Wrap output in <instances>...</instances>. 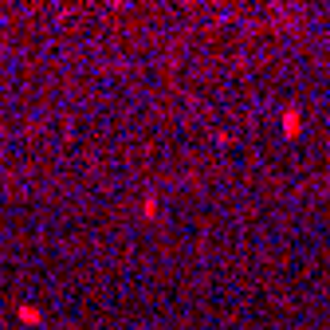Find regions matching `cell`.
Segmentation results:
<instances>
[{
	"instance_id": "6da1fadb",
	"label": "cell",
	"mask_w": 330,
	"mask_h": 330,
	"mask_svg": "<svg viewBox=\"0 0 330 330\" xmlns=\"http://www.w3.org/2000/svg\"><path fill=\"white\" fill-rule=\"evenodd\" d=\"M16 315H20V319H24L28 327H39V323H43V315H39L35 307H16Z\"/></svg>"
}]
</instances>
